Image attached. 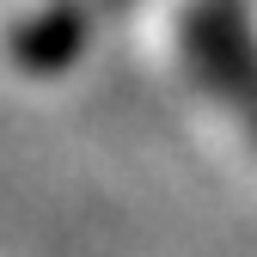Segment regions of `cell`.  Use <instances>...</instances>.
Segmentation results:
<instances>
[{
    "label": "cell",
    "mask_w": 257,
    "mask_h": 257,
    "mask_svg": "<svg viewBox=\"0 0 257 257\" xmlns=\"http://www.w3.org/2000/svg\"><path fill=\"white\" fill-rule=\"evenodd\" d=\"M184 43H190V61L202 68V80L227 98L257 135V43L245 37V25L233 19L227 0H208L184 19Z\"/></svg>",
    "instance_id": "1"
},
{
    "label": "cell",
    "mask_w": 257,
    "mask_h": 257,
    "mask_svg": "<svg viewBox=\"0 0 257 257\" xmlns=\"http://www.w3.org/2000/svg\"><path fill=\"white\" fill-rule=\"evenodd\" d=\"M80 43H86V7H74V0H55L13 31V55L25 74H61L80 55Z\"/></svg>",
    "instance_id": "2"
}]
</instances>
